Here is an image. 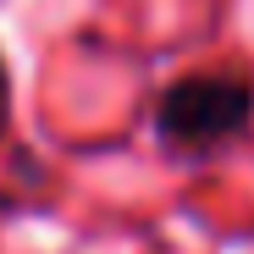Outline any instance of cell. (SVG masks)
<instances>
[{
  "mask_svg": "<svg viewBox=\"0 0 254 254\" xmlns=\"http://www.w3.org/2000/svg\"><path fill=\"white\" fill-rule=\"evenodd\" d=\"M254 127V83L238 72L177 77L155 100V138L172 160H210Z\"/></svg>",
  "mask_w": 254,
  "mask_h": 254,
  "instance_id": "1",
  "label": "cell"
},
{
  "mask_svg": "<svg viewBox=\"0 0 254 254\" xmlns=\"http://www.w3.org/2000/svg\"><path fill=\"white\" fill-rule=\"evenodd\" d=\"M6 116H11V72L0 61V133H6Z\"/></svg>",
  "mask_w": 254,
  "mask_h": 254,
  "instance_id": "2",
  "label": "cell"
}]
</instances>
